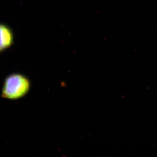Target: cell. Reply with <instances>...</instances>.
Masks as SVG:
<instances>
[{
	"label": "cell",
	"instance_id": "obj_1",
	"mask_svg": "<svg viewBox=\"0 0 157 157\" xmlns=\"http://www.w3.org/2000/svg\"><path fill=\"white\" fill-rule=\"evenodd\" d=\"M31 88V82L27 76L12 73L5 78L0 96L4 99L18 100L25 97Z\"/></svg>",
	"mask_w": 157,
	"mask_h": 157
},
{
	"label": "cell",
	"instance_id": "obj_2",
	"mask_svg": "<svg viewBox=\"0 0 157 157\" xmlns=\"http://www.w3.org/2000/svg\"><path fill=\"white\" fill-rule=\"evenodd\" d=\"M14 43V34L11 29L0 24V53L11 48Z\"/></svg>",
	"mask_w": 157,
	"mask_h": 157
}]
</instances>
